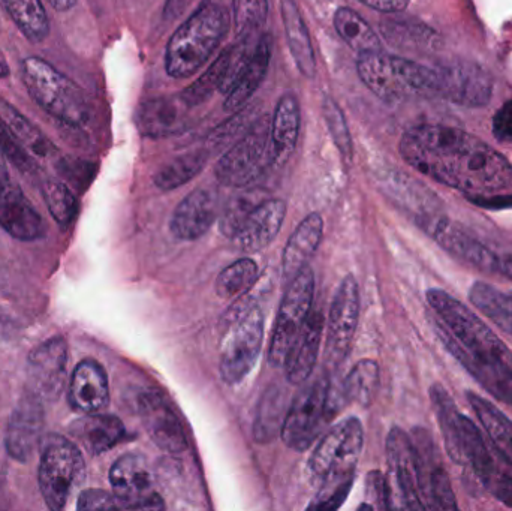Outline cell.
<instances>
[{"instance_id":"cell-1","label":"cell","mask_w":512,"mask_h":511,"mask_svg":"<svg viewBox=\"0 0 512 511\" xmlns=\"http://www.w3.org/2000/svg\"><path fill=\"white\" fill-rule=\"evenodd\" d=\"M400 153L424 176L468 194H495L512 185L507 158L462 129L415 126L403 135Z\"/></svg>"},{"instance_id":"cell-2","label":"cell","mask_w":512,"mask_h":511,"mask_svg":"<svg viewBox=\"0 0 512 511\" xmlns=\"http://www.w3.org/2000/svg\"><path fill=\"white\" fill-rule=\"evenodd\" d=\"M227 9L207 3L194 12L168 42L165 66L174 78H185L197 72L219 47L230 29Z\"/></svg>"},{"instance_id":"cell-3","label":"cell","mask_w":512,"mask_h":511,"mask_svg":"<svg viewBox=\"0 0 512 511\" xmlns=\"http://www.w3.org/2000/svg\"><path fill=\"white\" fill-rule=\"evenodd\" d=\"M21 77L33 101L54 119L72 128H81L89 120L86 93L47 60L27 57L21 63Z\"/></svg>"},{"instance_id":"cell-4","label":"cell","mask_w":512,"mask_h":511,"mask_svg":"<svg viewBox=\"0 0 512 511\" xmlns=\"http://www.w3.org/2000/svg\"><path fill=\"white\" fill-rule=\"evenodd\" d=\"M358 75L382 101L397 104L418 96L435 95V69L382 51L360 54Z\"/></svg>"},{"instance_id":"cell-5","label":"cell","mask_w":512,"mask_h":511,"mask_svg":"<svg viewBox=\"0 0 512 511\" xmlns=\"http://www.w3.org/2000/svg\"><path fill=\"white\" fill-rule=\"evenodd\" d=\"M418 224L447 251L451 257L487 275L502 276L512 281V252L481 239L477 234L441 215L429 216Z\"/></svg>"},{"instance_id":"cell-6","label":"cell","mask_w":512,"mask_h":511,"mask_svg":"<svg viewBox=\"0 0 512 511\" xmlns=\"http://www.w3.org/2000/svg\"><path fill=\"white\" fill-rule=\"evenodd\" d=\"M427 302L466 353L480 359L502 360L512 365V354L507 345L462 302L439 288L427 291Z\"/></svg>"},{"instance_id":"cell-7","label":"cell","mask_w":512,"mask_h":511,"mask_svg":"<svg viewBox=\"0 0 512 511\" xmlns=\"http://www.w3.org/2000/svg\"><path fill=\"white\" fill-rule=\"evenodd\" d=\"M39 489L48 509L63 510L75 488L83 483L86 465L72 441L51 434L41 443Z\"/></svg>"},{"instance_id":"cell-8","label":"cell","mask_w":512,"mask_h":511,"mask_svg":"<svg viewBox=\"0 0 512 511\" xmlns=\"http://www.w3.org/2000/svg\"><path fill=\"white\" fill-rule=\"evenodd\" d=\"M295 395L282 425V440L295 452H306L321 434L330 408V377L327 371L310 375Z\"/></svg>"},{"instance_id":"cell-9","label":"cell","mask_w":512,"mask_h":511,"mask_svg":"<svg viewBox=\"0 0 512 511\" xmlns=\"http://www.w3.org/2000/svg\"><path fill=\"white\" fill-rule=\"evenodd\" d=\"M364 432L355 417L342 420L316 444L309 458V476L315 485L354 476L363 450Z\"/></svg>"},{"instance_id":"cell-10","label":"cell","mask_w":512,"mask_h":511,"mask_svg":"<svg viewBox=\"0 0 512 511\" xmlns=\"http://www.w3.org/2000/svg\"><path fill=\"white\" fill-rule=\"evenodd\" d=\"M273 164H277V158L271 140V122L264 119L222 156L215 168L216 179L222 185L243 188Z\"/></svg>"},{"instance_id":"cell-11","label":"cell","mask_w":512,"mask_h":511,"mask_svg":"<svg viewBox=\"0 0 512 511\" xmlns=\"http://www.w3.org/2000/svg\"><path fill=\"white\" fill-rule=\"evenodd\" d=\"M219 371L225 383H242L252 371L264 342L265 318L259 306L227 327Z\"/></svg>"},{"instance_id":"cell-12","label":"cell","mask_w":512,"mask_h":511,"mask_svg":"<svg viewBox=\"0 0 512 511\" xmlns=\"http://www.w3.org/2000/svg\"><path fill=\"white\" fill-rule=\"evenodd\" d=\"M462 446L466 462L472 465L481 485L508 509H512V465L496 449L487 443L483 434L471 419L460 416Z\"/></svg>"},{"instance_id":"cell-13","label":"cell","mask_w":512,"mask_h":511,"mask_svg":"<svg viewBox=\"0 0 512 511\" xmlns=\"http://www.w3.org/2000/svg\"><path fill=\"white\" fill-rule=\"evenodd\" d=\"M313 294H315V276L312 269L307 266L291 279L280 303L279 314L271 335L270 350H268V360L271 365H285L289 348L303 327L304 321L309 317Z\"/></svg>"},{"instance_id":"cell-14","label":"cell","mask_w":512,"mask_h":511,"mask_svg":"<svg viewBox=\"0 0 512 511\" xmlns=\"http://www.w3.org/2000/svg\"><path fill=\"white\" fill-rule=\"evenodd\" d=\"M110 485L125 510H164L161 495L155 492V473L146 456L129 453L114 462Z\"/></svg>"},{"instance_id":"cell-15","label":"cell","mask_w":512,"mask_h":511,"mask_svg":"<svg viewBox=\"0 0 512 511\" xmlns=\"http://www.w3.org/2000/svg\"><path fill=\"white\" fill-rule=\"evenodd\" d=\"M360 317V290L354 276H346L331 302L327 321L325 356L331 365H339L348 356Z\"/></svg>"},{"instance_id":"cell-16","label":"cell","mask_w":512,"mask_h":511,"mask_svg":"<svg viewBox=\"0 0 512 511\" xmlns=\"http://www.w3.org/2000/svg\"><path fill=\"white\" fill-rule=\"evenodd\" d=\"M436 93L462 107L477 108L492 99L489 72L472 62H450L435 69Z\"/></svg>"},{"instance_id":"cell-17","label":"cell","mask_w":512,"mask_h":511,"mask_svg":"<svg viewBox=\"0 0 512 511\" xmlns=\"http://www.w3.org/2000/svg\"><path fill=\"white\" fill-rule=\"evenodd\" d=\"M137 410L150 440L168 455L180 456L188 449L182 422L170 402L158 390H144L138 395Z\"/></svg>"},{"instance_id":"cell-18","label":"cell","mask_w":512,"mask_h":511,"mask_svg":"<svg viewBox=\"0 0 512 511\" xmlns=\"http://www.w3.org/2000/svg\"><path fill=\"white\" fill-rule=\"evenodd\" d=\"M68 366V347L62 338L48 339L30 353L27 363L30 393L41 401H56L62 395Z\"/></svg>"},{"instance_id":"cell-19","label":"cell","mask_w":512,"mask_h":511,"mask_svg":"<svg viewBox=\"0 0 512 511\" xmlns=\"http://www.w3.org/2000/svg\"><path fill=\"white\" fill-rule=\"evenodd\" d=\"M436 333L442 344L445 345L450 354L456 357L466 371L498 401L512 405V365L502 362V360L478 359L471 356L463 350L462 345L454 339V336L448 332L447 327L439 321V318L433 317Z\"/></svg>"},{"instance_id":"cell-20","label":"cell","mask_w":512,"mask_h":511,"mask_svg":"<svg viewBox=\"0 0 512 511\" xmlns=\"http://www.w3.org/2000/svg\"><path fill=\"white\" fill-rule=\"evenodd\" d=\"M0 227L21 242L42 239L45 234L41 215L9 177L6 168L0 170Z\"/></svg>"},{"instance_id":"cell-21","label":"cell","mask_w":512,"mask_h":511,"mask_svg":"<svg viewBox=\"0 0 512 511\" xmlns=\"http://www.w3.org/2000/svg\"><path fill=\"white\" fill-rule=\"evenodd\" d=\"M387 459L396 483L402 509L426 510L418 479L414 441L400 428H393L387 438Z\"/></svg>"},{"instance_id":"cell-22","label":"cell","mask_w":512,"mask_h":511,"mask_svg":"<svg viewBox=\"0 0 512 511\" xmlns=\"http://www.w3.org/2000/svg\"><path fill=\"white\" fill-rule=\"evenodd\" d=\"M248 41L249 38H243L240 44L233 45V47L225 50L213 62L206 74L201 75L192 86L183 90L180 98L185 101L188 107L203 104L218 90L225 93L230 92L231 87L234 86L246 63H248L249 57H251L252 51L249 50Z\"/></svg>"},{"instance_id":"cell-23","label":"cell","mask_w":512,"mask_h":511,"mask_svg":"<svg viewBox=\"0 0 512 511\" xmlns=\"http://www.w3.org/2000/svg\"><path fill=\"white\" fill-rule=\"evenodd\" d=\"M218 218V198L209 189H195L177 206L171 218L174 236L186 242L201 239Z\"/></svg>"},{"instance_id":"cell-24","label":"cell","mask_w":512,"mask_h":511,"mask_svg":"<svg viewBox=\"0 0 512 511\" xmlns=\"http://www.w3.org/2000/svg\"><path fill=\"white\" fill-rule=\"evenodd\" d=\"M44 425V408L38 396L29 393L21 398L9 420L6 447L9 455L20 462H26L32 455L36 440L41 437Z\"/></svg>"},{"instance_id":"cell-25","label":"cell","mask_w":512,"mask_h":511,"mask_svg":"<svg viewBox=\"0 0 512 511\" xmlns=\"http://www.w3.org/2000/svg\"><path fill=\"white\" fill-rule=\"evenodd\" d=\"M286 206L282 200L261 201L249 213L246 221L234 236V243L240 251L254 254L270 245L285 221Z\"/></svg>"},{"instance_id":"cell-26","label":"cell","mask_w":512,"mask_h":511,"mask_svg":"<svg viewBox=\"0 0 512 511\" xmlns=\"http://www.w3.org/2000/svg\"><path fill=\"white\" fill-rule=\"evenodd\" d=\"M69 405L81 414L99 413L110 402V387L104 368L95 360L78 363L69 384Z\"/></svg>"},{"instance_id":"cell-27","label":"cell","mask_w":512,"mask_h":511,"mask_svg":"<svg viewBox=\"0 0 512 511\" xmlns=\"http://www.w3.org/2000/svg\"><path fill=\"white\" fill-rule=\"evenodd\" d=\"M324 315L310 312L300 332L295 336L285 360L286 378L289 383L303 384L315 371L322 335H324Z\"/></svg>"},{"instance_id":"cell-28","label":"cell","mask_w":512,"mask_h":511,"mask_svg":"<svg viewBox=\"0 0 512 511\" xmlns=\"http://www.w3.org/2000/svg\"><path fill=\"white\" fill-rule=\"evenodd\" d=\"M69 432L90 455H102L126 438L122 420L110 414H86L69 426Z\"/></svg>"},{"instance_id":"cell-29","label":"cell","mask_w":512,"mask_h":511,"mask_svg":"<svg viewBox=\"0 0 512 511\" xmlns=\"http://www.w3.org/2000/svg\"><path fill=\"white\" fill-rule=\"evenodd\" d=\"M324 221L318 213L304 218L286 243L282 257L283 276L291 281L298 272L309 266L321 245Z\"/></svg>"},{"instance_id":"cell-30","label":"cell","mask_w":512,"mask_h":511,"mask_svg":"<svg viewBox=\"0 0 512 511\" xmlns=\"http://www.w3.org/2000/svg\"><path fill=\"white\" fill-rule=\"evenodd\" d=\"M271 59V38L270 36H262L256 44L255 50L252 51L248 63L243 68L242 74L237 78L234 86L228 92L225 108L233 111L245 105L252 95L256 92L265 74H267L268 66Z\"/></svg>"},{"instance_id":"cell-31","label":"cell","mask_w":512,"mask_h":511,"mask_svg":"<svg viewBox=\"0 0 512 511\" xmlns=\"http://www.w3.org/2000/svg\"><path fill=\"white\" fill-rule=\"evenodd\" d=\"M430 399L435 408L436 419H438L439 428L444 435L445 449L451 461L459 465L466 464L465 453L462 446V428H460V413L457 410L456 402L451 398L448 390L441 384H433L430 387Z\"/></svg>"},{"instance_id":"cell-32","label":"cell","mask_w":512,"mask_h":511,"mask_svg":"<svg viewBox=\"0 0 512 511\" xmlns=\"http://www.w3.org/2000/svg\"><path fill=\"white\" fill-rule=\"evenodd\" d=\"M186 108L182 98H161L140 108L138 125L146 135H167L185 126Z\"/></svg>"},{"instance_id":"cell-33","label":"cell","mask_w":512,"mask_h":511,"mask_svg":"<svg viewBox=\"0 0 512 511\" xmlns=\"http://www.w3.org/2000/svg\"><path fill=\"white\" fill-rule=\"evenodd\" d=\"M282 18L285 24L286 39L294 56L297 68L307 78H313L316 74V59L313 53L312 41L306 24L301 18L300 11L295 6L294 0H283Z\"/></svg>"},{"instance_id":"cell-34","label":"cell","mask_w":512,"mask_h":511,"mask_svg":"<svg viewBox=\"0 0 512 511\" xmlns=\"http://www.w3.org/2000/svg\"><path fill=\"white\" fill-rule=\"evenodd\" d=\"M300 132V105L294 95L280 98L271 120V140L277 164L288 158L297 143Z\"/></svg>"},{"instance_id":"cell-35","label":"cell","mask_w":512,"mask_h":511,"mask_svg":"<svg viewBox=\"0 0 512 511\" xmlns=\"http://www.w3.org/2000/svg\"><path fill=\"white\" fill-rule=\"evenodd\" d=\"M472 410L480 419L481 425L489 434L490 441L496 449L511 462L512 465V422L495 405L487 399L481 398L477 393L468 392L466 395Z\"/></svg>"},{"instance_id":"cell-36","label":"cell","mask_w":512,"mask_h":511,"mask_svg":"<svg viewBox=\"0 0 512 511\" xmlns=\"http://www.w3.org/2000/svg\"><path fill=\"white\" fill-rule=\"evenodd\" d=\"M0 116L30 155L42 159H50L56 155V147L51 144V141L17 108L12 107L2 98H0Z\"/></svg>"},{"instance_id":"cell-37","label":"cell","mask_w":512,"mask_h":511,"mask_svg":"<svg viewBox=\"0 0 512 511\" xmlns=\"http://www.w3.org/2000/svg\"><path fill=\"white\" fill-rule=\"evenodd\" d=\"M334 27L340 38L360 54L381 51V41L375 30L351 8H339L334 14Z\"/></svg>"},{"instance_id":"cell-38","label":"cell","mask_w":512,"mask_h":511,"mask_svg":"<svg viewBox=\"0 0 512 511\" xmlns=\"http://www.w3.org/2000/svg\"><path fill=\"white\" fill-rule=\"evenodd\" d=\"M472 305L483 312L499 329L512 336V296L484 282H475L469 290Z\"/></svg>"},{"instance_id":"cell-39","label":"cell","mask_w":512,"mask_h":511,"mask_svg":"<svg viewBox=\"0 0 512 511\" xmlns=\"http://www.w3.org/2000/svg\"><path fill=\"white\" fill-rule=\"evenodd\" d=\"M2 5L30 42L39 44L47 38L50 26L41 0H2Z\"/></svg>"},{"instance_id":"cell-40","label":"cell","mask_w":512,"mask_h":511,"mask_svg":"<svg viewBox=\"0 0 512 511\" xmlns=\"http://www.w3.org/2000/svg\"><path fill=\"white\" fill-rule=\"evenodd\" d=\"M381 374L378 363L360 360L345 380V393L351 401L369 407L378 395Z\"/></svg>"},{"instance_id":"cell-41","label":"cell","mask_w":512,"mask_h":511,"mask_svg":"<svg viewBox=\"0 0 512 511\" xmlns=\"http://www.w3.org/2000/svg\"><path fill=\"white\" fill-rule=\"evenodd\" d=\"M258 278V264L251 258H242L228 266L216 279V294L222 299H233L248 293Z\"/></svg>"},{"instance_id":"cell-42","label":"cell","mask_w":512,"mask_h":511,"mask_svg":"<svg viewBox=\"0 0 512 511\" xmlns=\"http://www.w3.org/2000/svg\"><path fill=\"white\" fill-rule=\"evenodd\" d=\"M206 161V155L203 153L180 156L156 173L155 185L162 191L180 188L201 173Z\"/></svg>"},{"instance_id":"cell-43","label":"cell","mask_w":512,"mask_h":511,"mask_svg":"<svg viewBox=\"0 0 512 511\" xmlns=\"http://www.w3.org/2000/svg\"><path fill=\"white\" fill-rule=\"evenodd\" d=\"M44 197L54 221L66 230L77 215V198L66 183L48 180L44 185Z\"/></svg>"},{"instance_id":"cell-44","label":"cell","mask_w":512,"mask_h":511,"mask_svg":"<svg viewBox=\"0 0 512 511\" xmlns=\"http://www.w3.org/2000/svg\"><path fill=\"white\" fill-rule=\"evenodd\" d=\"M267 0H234V26L237 35L251 38L267 20Z\"/></svg>"},{"instance_id":"cell-45","label":"cell","mask_w":512,"mask_h":511,"mask_svg":"<svg viewBox=\"0 0 512 511\" xmlns=\"http://www.w3.org/2000/svg\"><path fill=\"white\" fill-rule=\"evenodd\" d=\"M0 155L8 158L15 167L26 174L35 173L36 164L33 156L24 149L14 132L11 131L5 120L0 116Z\"/></svg>"},{"instance_id":"cell-46","label":"cell","mask_w":512,"mask_h":511,"mask_svg":"<svg viewBox=\"0 0 512 511\" xmlns=\"http://www.w3.org/2000/svg\"><path fill=\"white\" fill-rule=\"evenodd\" d=\"M354 476L343 477L339 480H331L319 486L318 495L315 500L307 506L309 510H337L351 492Z\"/></svg>"},{"instance_id":"cell-47","label":"cell","mask_w":512,"mask_h":511,"mask_svg":"<svg viewBox=\"0 0 512 511\" xmlns=\"http://www.w3.org/2000/svg\"><path fill=\"white\" fill-rule=\"evenodd\" d=\"M324 116L327 119L328 129L336 141L342 155L346 159L351 158L352 155V141L349 135L348 126H346L345 117L342 111L337 107L336 102L331 98L324 99Z\"/></svg>"},{"instance_id":"cell-48","label":"cell","mask_w":512,"mask_h":511,"mask_svg":"<svg viewBox=\"0 0 512 511\" xmlns=\"http://www.w3.org/2000/svg\"><path fill=\"white\" fill-rule=\"evenodd\" d=\"M258 201L252 200L249 197H240L237 200L231 201L230 206L225 209L224 215L221 218V231L228 237L234 239L239 233L240 227L243 222L248 218L249 213L258 206Z\"/></svg>"},{"instance_id":"cell-49","label":"cell","mask_w":512,"mask_h":511,"mask_svg":"<svg viewBox=\"0 0 512 511\" xmlns=\"http://www.w3.org/2000/svg\"><path fill=\"white\" fill-rule=\"evenodd\" d=\"M367 495L376 509H393L390 486L379 471H372L367 477Z\"/></svg>"},{"instance_id":"cell-50","label":"cell","mask_w":512,"mask_h":511,"mask_svg":"<svg viewBox=\"0 0 512 511\" xmlns=\"http://www.w3.org/2000/svg\"><path fill=\"white\" fill-rule=\"evenodd\" d=\"M78 510H116L122 509V504L117 500L116 495L108 494L105 491H92L83 492L78 498Z\"/></svg>"},{"instance_id":"cell-51","label":"cell","mask_w":512,"mask_h":511,"mask_svg":"<svg viewBox=\"0 0 512 511\" xmlns=\"http://www.w3.org/2000/svg\"><path fill=\"white\" fill-rule=\"evenodd\" d=\"M493 135L502 144H512V99L505 102L493 117Z\"/></svg>"},{"instance_id":"cell-52","label":"cell","mask_w":512,"mask_h":511,"mask_svg":"<svg viewBox=\"0 0 512 511\" xmlns=\"http://www.w3.org/2000/svg\"><path fill=\"white\" fill-rule=\"evenodd\" d=\"M200 2H203V0H167L165 15L171 20H176Z\"/></svg>"},{"instance_id":"cell-53","label":"cell","mask_w":512,"mask_h":511,"mask_svg":"<svg viewBox=\"0 0 512 511\" xmlns=\"http://www.w3.org/2000/svg\"><path fill=\"white\" fill-rule=\"evenodd\" d=\"M364 5L381 12H400L408 6L409 0H360Z\"/></svg>"},{"instance_id":"cell-54","label":"cell","mask_w":512,"mask_h":511,"mask_svg":"<svg viewBox=\"0 0 512 511\" xmlns=\"http://www.w3.org/2000/svg\"><path fill=\"white\" fill-rule=\"evenodd\" d=\"M47 2L50 3L56 11L65 12L69 11L77 0H47Z\"/></svg>"},{"instance_id":"cell-55","label":"cell","mask_w":512,"mask_h":511,"mask_svg":"<svg viewBox=\"0 0 512 511\" xmlns=\"http://www.w3.org/2000/svg\"><path fill=\"white\" fill-rule=\"evenodd\" d=\"M8 74V63H6L5 56H3L2 51H0V78L8 77Z\"/></svg>"},{"instance_id":"cell-56","label":"cell","mask_w":512,"mask_h":511,"mask_svg":"<svg viewBox=\"0 0 512 511\" xmlns=\"http://www.w3.org/2000/svg\"><path fill=\"white\" fill-rule=\"evenodd\" d=\"M2 168H6V167H5V164H3L2 158H0V170H2Z\"/></svg>"}]
</instances>
